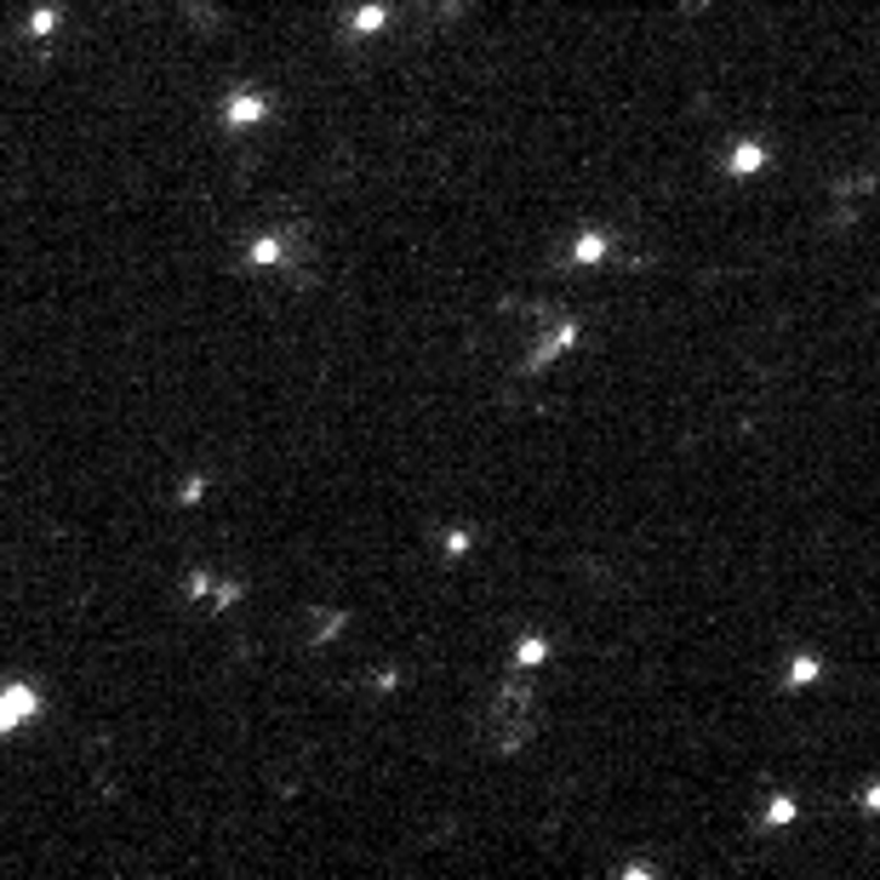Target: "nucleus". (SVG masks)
I'll list each match as a JSON object with an SVG mask.
<instances>
[{
	"label": "nucleus",
	"instance_id": "nucleus-12",
	"mask_svg": "<svg viewBox=\"0 0 880 880\" xmlns=\"http://www.w3.org/2000/svg\"><path fill=\"white\" fill-rule=\"evenodd\" d=\"M338 623H343V612H320V618H309V635H315V641H332Z\"/></svg>",
	"mask_w": 880,
	"mask_h": 880
},
{
	"label": "nucleus",
	"instance_id": "nucleus-3",
	"mask_svg": "<svg viewBox=\"0 0 880 880\" xmlns=\"http://www.w3.org/2000/svg\"><path fill=\"white\" fill-rule=\"evenodd\" d=\"M269 120V97L263 92H235L223 97V126H263Z\"/></svg>",
	"mask_w": 880,
	"mask_h": 880
},
{
	"label": "nucleus",
	"instance_id": "nucleus-1",
	"mask_svg": "<svg viewBox=\"0 0 880 880\" xmlns=\"http://www.w3.org/2000/svg\"><path fill=\"white\" fill-rule=\"evenodd\" d=\"M35 715H40V692L30 681L0 687V732H17V726H30Z\"/></svg>",
	"mask_w": 880,
	"mask_h": 880
},
{
	"label": "nucleus",
	"instance_id": "nucleus-4",
	"mask_svg": "<svg viewBox=\"0 0 880 880\" xmlns=\"http://www.w3.org/2000/svg\"><path fill=\"white\" fill-rule=\"evenodd\" d=\"M572 343H577V320H561V326H555V332H549V338H538V349H532V361H526V366L538 372V366H549V361H561Z\"/></svg>",
	"mask_w": 880,
	"mask_h": 880
},
{
	"label": "nucleus",
	"instance_id": "nucleus-7",
	"mask_svg": "<svg viewBox=\"0 0 880 880\" xmlns=\"http://www.w3.org/2000/svg\"><path fill=\"white\" fill-rule=\"evenodd\" d=\"M384 23H389V7H377V0H372V7H355V12H349V35H377Z\"/></svg>",
	"mask_w": 880,
	"mask_h": 880
},
{
	"label": "nucleus",
	"instance_id": "nucleus-10",
	"mask_svg": "<svg viewBox=\"0 0 880 880\" xmlns=\"http://www.w3.org/2000/svg\"><path fill=\"white\" fill-rule=\"evenodd\" d=\"M818 674H823V664H818V658H795V664H789V674H784V681H789V687H812Z\"/></svg>",
	"mask_w": 880,
	"mask_h": 880
},
{
	"label": "nucleus",
	"instance_id": "nucleus-16",
	"mask_svg": "<svg viewBox=\"0 0 880 880\" xmlns=\"http://www.w3.org/2000/svg\"><path fill=\"white\" fill-rule=\"evenodd\" d=\"M864 807H869V812H880V784H869V789H864Z\"/></svg>",
	"mask_w": 880,
	"mask_h": 880
},
{
	"label": "nucleus",
	"instance_id": "nucleus-14",
	"mask_svg": "<svg viewBox=\"0 0 880 880\" xmlns=\"http://www.w3.org/2000/svg\"><path fill=\"white\" fill-rule=\"evenodd\" d=\"M200 492H207V481H200V474H189V481L178 486V497H184V503H200Z\"/></svg>",
	"mask_w": 880,
	"mask_h": 880
},
{
	"label": "nucleus",
	"instance_id": "nucleus-5",
	"mask_svg": "<svg viewBox=\"0 0 880 880\" xmlns=\"http://www.w3.org/2000/svg\"><path fill=\"white\" fill-rule=\"evenodd\" d=\"M246 263L251 269H286V235H274V230L258 235V240L246 246Z\"/></svg>",
	"mask_w": 880,
	"mask_h": 880
},
{
	"label": "nucleus",
	"instance_id": "nucleus-15",
	"mask_svg": "<svg viewBox=\"0 0 880 880\" xmlns=\"http://www.w3.org/2000/svg\"><path fill=\"white\" fill-rule=\"evenodd\" d=\"M469 549V532H446V555H464Z\"/></svg>",
	"mask_w": 880,
	"mask_h": 880
},
{
	"label": "nucleus",
	"instance_id": "nucleus-11",
	"mask_svg": "<svg viewBox=\"0 0 880 880\" xmlns=\"http://www.w3.org/2000/svg\"><path fill=\"white\" fill-rule=\"evenodd\" d=\"M52 30H58V12H52V7H35V12H30V35H35V40H46Z\"/></svg>",
	"mask_w": 880,
	"mask_h": 880
},
{
	"label": "nucleus",
	"instance_id": "nucleus-13",
	"mask_svg": "<svg viewBox=\"0 0 880 880\" xmlns=\"http://www.w3.org/2000/svg\"><path fill=\"white\" fill-rule=\"evenodd\" d=\"M789 818H795V800H789V795H777L772 807H766V823H789Z\"/></svg>",
	"mask_w": 880,
	"mask_h": 880
},
{
	"label": "nucleus",
	"instance_id": "nucleus-2",
	"mask_svg": "<svg viewBox=\"0 0 880 880\" xmlns=\"http://www.w3.org/2000/svg\"><path fill=\"white\" fill-rule=\"evenodd\" d=\"M189 600H207V607H235L240 600V584H230V577H212V572H189V584H184Z\"/></svg>",
	"mask_w": 880,
	"mask_h": 880
},
{
	"label": "nucleus",
	"instance_id": "nucleus-6",
	"mask_svg": "<svg viewBox=\"0 0 880 880\" xmlns=\"http://www.w3.org/2000/svg\"><path fill=\"white\" fill-rule=\"evenodd\" d=\"M726 166H732V178H754V172L766 166V149L761 143H738L732 155H726Z\"/></svg>",
	"mask_w": 880,
	"mask_h": 880
},
{
	"label": "nucleus",
	"instance_id": "nucleus-9",
	"mask_svg": "<svg viewBox=\"0 0 880 880\" xmlns=\"http://www.w3.org/2000/svg\"><path fill=\"white\" fill-rule=\"evenodd\" d=\"M543 658H549V641H543V635H526L520 652H515V669H538Z\"/></svg>",
	"mask_w": 880,
	"mask_h": 880
},
{
	"label": "nucleus",
	"instance_id": "nucleus-8",
	"mask_svg": "<svg viewBox=\"0 0 880 880\" xmlns=\"http://www.w3.org/2000/svg\"><path fill=\"white\" fill-rule=\"evenodd\" d=\"M607 251H612L607 235H600V230H584V235H577V246H572V263H600Z\"/></svg>",
	"mask_w": 880,
	"mask_h": 880
}]
</instances>
